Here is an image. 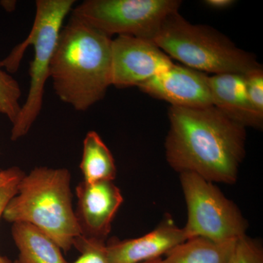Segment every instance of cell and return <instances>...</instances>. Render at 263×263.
<instances>
[{
  "label": "cell",
  "instance_id": "6da1fadb",
  "mask_svg": "<svg viewBox=\"0 0 263 263\" xmlns=\"http://www.w3.org/2000/svg\"><path fill=\"white\" fill-rule=\"evenodd\" d=\"M165 156L179 174L193 173L213 183L233 184L246 155V128L214 105L171 106Z\"/></svg>",
  "mask_w": 263,
  "mask_h": 263
},
{
  "label": "cell",
  "instance_id": "7a4b0ae2",
  "mask_svg": "<svg viewBox=\"0 0 263 263\" xmlns=\"http://www.w3.org/2000/svg\"><path fill=\"white\" fill-rule=\"evenodd\" d=\"M112 40L72 17L60 31L49 79L58 98L78 111L103 100L111 86Z\"/></svg>",
  "mask_w": 263,
  "mask_h": 263
},
{
  "label": "cell",
  "instance_id": "3957f363",
  "mask_svg": "<svg viewBox=\"0 0 263 263\" xmlns=\"http://www.w3.org/2000/svg\"><path fill=\"white\" fill-rule=\"evenodd\" d=\"M70 180L67 169L35 167L19 181L3 219L32 224L54 240L62 251L68 252L81 236L72 207Z\"/></svg>",
  "mask_w": 263,
  "mask_h": 263
},
{
  "label": "cell",
  "instance_id": "277c9868",
  "mask_svg": "<svg viewBox=\"0 0 263 263\" xmlns=\"http://www.w3.org/2000/svg\"><path fill=\"white\" fill-rule=\"evenodd\" d=\"M153 43L170 58L204 73L245 75L262 67L254 55L237 47L224 34L190 23L179 11L165 18Z\"/></svg>",
  "mask_w": 263,
  "mask_h": 263
},
{
  "label": "cell",
  "instance_id": "5b68a950",
  "mask_svg": "<svg viewBox=\"0 0 263 263\" xmlns=\"http://www.w3.org/2000/svg\"><path fill=\"white\" fill-rule=\"evenodd\" d=\"M74 0H37L32 28L23 43L15 46L1 61L8 73L18 70L21 61L29 46L34 47V58L30 63V84L27 100L21 107L13 124L10 139L13 141L25 136L37 120L42 110L45 86L49 79L50 65L64 20L70 13Z\"/></svg>",
  "mask_w": 263,
  "mask_h": 263
},
{
  "label": "cell",
  "instance_id": "8992f818",
  "mask_svg": "<svg viewBox=\"0 0 263 263\" xmlns=\"http://www.w3.org/2000/svg\"><path fill=\"white\" fill-rule=\"evenodd\" d=\"M179 179L187 208V221L182 228L186 240L202 237L226 242L247 235L248 221L214 183L193 173L180 174Z\"/></svg>",
  "mask_w": 263,
  "mask_h": 263
},
{
  "label": "cell",
  "instance_id": "52a82bcc",
  "mask_svg": "<svg viewBox=\"0 0 263 263\" xmlns=\"http://www.w3.org/2000/svg\"><path fill=\"white\" fill-rule=\"evenodd\" d=\"M181 4L178 0H86L72 8L71 17L110 37L132 36L153 42L164 21Z\"/></svg>",
  "mask_w": 263,
  "mask_h": 263
},
{
  "label": "cell",
  "instance_id": "ba28073f",
  "mask_svg": "<svg viewBox=\"0 0 263 263\" xmlns=\"http://www.w3.org/2000/svg\"><path fill=\"white\" fill-rule=\"evenodd\" d=\"M174 64L148 40L132 36H118L112 40L111 85L116 87L138 86Z\"/></svg>",
  "mask_w": 263,
  "mask_h": 263
},
{
  "label": "cell",
  "instance_id": "9c48e42d",
  "mask_svg": "<svg viewBox=\"0 0 263 263\" xmlns=\"http://www.w3.org/2000/svg\"><path fill=\"white\" fill-rule=\"evenodd\" d=\"M76 193L75 214L81 236L106 241L112 222L124 201L121 190L114 181H82L76 186Z\"/></svg>",
  "mask_w": 263,
  "mask_h": 263
},
{
  "label": "cell",
  "instance_id": "30bf717a",
  "mask_svg": "<svg viewBox=\"0 0 263 263\" xmlns=\"http://www.w3.org/2000/svg\"><path fill=\"white\" fill-rule=\"evenodd\" d=\"M208 77L204 72L174 64L138 87L154 98L168 102L171 106L202 108L213 105Z\"/></svg>",
  "mask_w": 263,
  "mask_h": 263
},
{
  "label": "cell",
  "instance_id": "8fae6325",
  "mask_svg": "<svg viewBox=\"0 0 263 263\" xmlns=\"http://www.w3.org/2000/svg\"><path fill=\"white\" fill-rule=\"evenodd\" d=\"M186 240L182 228L176 226L172 216L167 214L155 230L143 236L109 240L106 253L110 263H143L162 258Z\"/></svg>",
  "mask_w": 263,
  "mask_h": 263
},
{
  "label": "cell",
  "instance_id": "7c38bea8",
  "mask_svg": "<svg viewBox=\"0 0 263 263\" xmlns=\"http://www.w3.org/2000/svg\"><path fill=\"white\" fill-rule=\"evenodd\" d=\"M213 105L243 127H262L263 118L254 111L246 91L245 75L224 73L208 77Z\"/></svg>",
  "mask_w": 263,
  "mask_h": 263
},
{
  "label": "cell",
  "instance_id": "4fadbf2b",
  "mask_svg": "<svg viewBox=\"0 0 263 263\" xmlns=\"http://www.w3.org/2000/svg\"><path fill=\"white\" fill-rule=\"evenodd\" d=\"M11 233L19 263H69L56 242L32 224L13 223Z\"/></svg>",
  "mask_w": 263,
  "mask_h": 263
},
{
  "label": "cell",
  "instance_id": "5bb4252c",
  "mask_svg": "<svg viewBox=\"0 0 263 263\" xmlns=\"http://www.w3.org/2000/svg\"><path fill=\"white\" fill-rule=\"evenodd\" d=\"M237 240L215 242L202 237L176 246L160 263H230Z\"/></svg>",
  "mask_w": 263,
  "mask_h": 263
},
{
  "label": "cell",
  "instance_id": "9a60e30c",
  "mask_svg": "<svg viewBox=\"0 0 263 263\" xmlns=\"http://www.w3.org/2000/svg\"><path fill=\"white\" fill-rule=\"evenodd\" d=\"M80 168L86 183L114 181L117 177L113 155L96 132L90 131L85 137Z\"/></svg>",
  "mask_w": 263,
  "mask_h": 263
},
{
  "label": "cell",
  "instance_id": "2e32d148",
  "mask_svg": "<svg viewBox=\"0 0 263 263\" xmlns=\"http://www.w3.org/2000/svg\"><path fill=\"white\" fill-rule=\"evenodd\" d=\"M3 68L0 61V114L6 116L13 124L22 107L19 104L22 89L17 81Z\"/></svg>",
  "mask_w": 263,
  "mask_h": 263
},
{
  "label": "cell",
  "instance_id": "e0dca14e",
  "mask_svg": "<svg viewBox=\"0 0 263 263\" xmlns=\"http://www.w3.org/2000/svg\"><path fill=\"white\" fill-rule=\"evenodd\" d=\"M73 247L80 252L81 256L72 263H110L106 253V241L88 239L79 236Z\"/></svg>",
  "mask_w": 263,
  "mask_h": 263
},
{
  "label": "cell",
  "instance_id": "ac0fdd59",
  "mask_svg": "<svg viewBox=\"0 0 263 263\" xmlns=\"http://www.w3.org/2000/svg\"><path fill=\"white\" fill-rule=\"evenodd\" d=\"M230 263H263L262 245L247 235L238 238Z\"/></svg>",
  "mask_w": 263,
  "mask_h": 263
},
{
  "label": "cell",
  "instance_id": "d6986e66",
  "mask_svg": "<svg viewBox=\"0 0 263 263\" xmlns=\"http://www.w3.org/2000/svg\"><path fill=\"white\" fill-rule=\"evenodd\" d=\"M247 98L252 108L263 118V70L262 67L245 74Z\"/></svg>",
  "mask_w": 263,
  "mask_h": 263
},
{
  "label": "cell",
  "instance_id": "ffe728a7",
  "mask_svg": "<svg viewBox=\"0 0 263 263\" xmlns=\"http://www.w3.org/2000/svg\"><path fill=\"white\" fill-rule=\"evenodd\" d=\"M24 176V173L18 168L16 173L13 175V177L0 187V219L3 216V212L8 202L17 193L19 181ZM0 263L13 262L8 257H4L0 254Z\"/></svg>",
  "mask_w": 263,
  "mask_h": 263
},
{
  "label": "cell",
  "instance_id": "44dd1931",
  "mask_svg": "<svg viewBox=\"0 0 263 263\" xmlns=\"http://www.w3.org/2000/svg\"><path fill=\"white\" fill-rule=\"evenodd\" d=\"M204 3L210 8L221 10L230 8V6L235 4V1H233V0H206Z\"/></svg>",
  "mask_w": 263,
  "mask_h": 263
},
{
  "label": "cell",
  "instance_id": "7402d4cb",
  "mask_svg": "<svg viewBox=\"0 0 263 263\" xmlns=\"http://www.w3.org/2000/svg\"><path fill=\"white\" fill-rule=\"evenodd\" d=\"M18 170V167H13L5 170V171H0V187L3 186L5 183L8 182Z\"/></svg>",
  "mask_w": 263,
  "mask_h": 263
},
{
  "label": "cell",
  "instance_id": "603a6c76",
  "mask_svg": "<svg viewBox=\"0 0 263 263\" xmlns=\"http://www.w3.org/2000/svg\"><path fill=\"white\" fill-rule=\"evenodd\" d=\"M1 4L3 5L5 9L8 10V11H12V10L15 9V1H3Z\"/></svg>",
  "mask_w": 263,
  "mask_h": 263
},
{
  "label": "cell",
  "instance_id": "cb8c5ba5",
  "mask_svg": "<svg viewBox=\"0 0 263 263\" xmlns=\"http://www.w3.org/2000/svg\"><path fill=\"white\" fill-rule=\"evenodd\" d=\"M161 259H162V258L152 259V260L147 261V262L143 263H160Z\"/></svg>",
  "mask_w": 263,
  "mask_h": 263
},
{
  "label": "cell",
  "instance_id": "d4e9b609",
  "mask_svg": "<svg viewBox=\"0 0 263 263\" xmlns=\"http://www.w3.org/2000/svg\"><path fill=\"white\" fill-rule=\"evenodd\" d=\"M13 263H19V262H18V260H17V259H16V260L14 261V262H13Z\"/></svg>",
  "mask_w": 263,
  "mask_h": 263
}]
</instances>
